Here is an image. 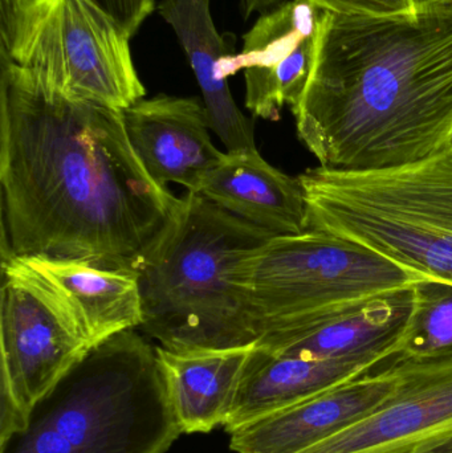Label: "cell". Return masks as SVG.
Listing matches in <instances>:
<instances>
[{
	"label": "cell",
	"instance_id": "6da1fadb",
	"mask_svg": "<svg viewBox=\"0 0 452 453\" xmlns=\"http://www.w3.org/2000/svg\"><path fill=\"white\" fill-rule=\"evenodd\" d=\"M2 258L130 268L177 199L135 154L124 113L73 100L0 58Z\"/></svg>",
	"mask_w": 452,
	"mask_h": 453
},
{
	"label": "cell",
	"instance_id": "7a4b0ae2",
	"mask_svg": "<svg viewBox=\"0 0 452 453\" xmlns=\"http://www.w3.org/2000/svg\"><path fill=\"white\" fill-rule=\"evenodd\" d=\"M292 111L324 169H389L450 150L452 0L389 16L324 11Z\"/></svg>",
	"mask_w": 452,
	"mask_h": 453
},
{
	"label": "cell",
	"instance_id": "3957f363",
	"mask_svg": "<svg viewBox=\"0 0 452 453\" xmlns=\"http://www.w3.org/2000/svg\"><path fill=\"white\" fill-rule=\"evenodd\" d=\"M272 237L199 194L178 198L132 265L142 301L141 332L170 351L257 345L260 329L241 265Z\"/></svg>",
	"mask_w": 452,
	"mask_h": 453
},
{
	"label": "cell",
	"instance_id": "277c9868",
	"mask_svg": "<svg viewBox=\"0 0 452 453\" xmlns=\"http://www.w3.org/2000/svg\"><path fill=\"white\" fill-rule=\"evenodd\" d=\"M180 435L156 348L132 329L93 346L0 453H165Z\"/></svg>",
	"mask_w": 452,
	"mask_h": 453
},
{
	"label": "cell",
	"instance_id": "5b68a950",
	"mask_svg": "<svg viewBox=\"0 0 452 453\" xmlns=\"http://www.w3.org/2000/svg\"><path fill=\"white\" fill-rule=\"evenodd\" d=\"M310 229L331 232L452 284V149L389 169L300 175Z\"/></svg>",
	"mask_w": 452,
	"mask_h": 453
},
{
	"label": "cell",
	"instance_id": "8992f818",
	"mask_svg": "<svg viewBox=\"0 0 452 453\" xmlns=\"http://www.w3.org/2000/svg\"><path fill=\"white\" fill-rule=\"evenodd\" d=\"M130 39L90 0H0V58L73 100L124 111L145 97Z\"/></svg>",
	"mask_w": 452,
	"mask_h": 453
},
{
	"label": "cell",
	"instance_id": "52a82bcc",
	"mask_svg": "<svg viewBox=\"0 0 452 453\" xmlns=\"http://www.w3.org/2000/svg\"><path fill=\"white\" fill-rule=\"evenodd\" d=\"M430 277L320 229L267 240L241 265L260 338Z\"/></svg>",
	"mask_w": 452,
	"mask_h": 453
},
{
	"label": "cell",
	"instance_id": "ba28073f",
	"mask_svg": "<svg viewBox=\"0 0 452 453\" xmlns=\"http://www.w3.org/2000/svg\"><path fill=\"white\" fill-rule=\"evenodd\" d=\"M0 441L93 348L61 298L16 258H2Z\"/></svg>",
	"mask_w": 452,
	"mask_h": 453
},
{
	"label": "cell",
	"instance_id": "9c48e42d",
	"mask_svg": "<svg viewBox=\"0 0 452 453\" xmlns=\"http://www.w3.org/2000/svg\"><path fill=\"white\" fill-rule=\"evenodd\" d=\"M400 385L381 406L300 453H430L452 441V357L395 359Z\"/></svg>",
	"mask_w": 452,
	"mask_h": 453
},
{
	"label": "cell",
	"instance_id": "30bf717a",
	"mask_svg": "<svg viewBox=\"0 0 452 453\" xmlns=\"http://www.w3.org/2000/svg\"><path fill=\"white\" fill-rule=\"evenodd\" d=\"M323 12L308 0H287L260 13L243 35L238 55L222 58L220 79L244 71L252 116L279 121L284 106L296 108L310 79Z\"/></svg>",
	"mask_w": 452,
	"mask_h": 453
},
{
	"label": "cell",
	"instance_id": "8fae6325",
	"mask_svg": "<svg viewBox=\"0 0 452 453\" xmlns=\"http://www.w3.org/2000/svg\"><path fill=\"white\" fill-rule=\"evenodd\" d=\"M414 285L265 333L257 346L280 356L377 366L402 349L416 308Z\"/></svg>",
	"mask_w": 452,
	"mask_h": 453
},
{
	"label": "cell",
	"instance_id": "7c38bea8",
	"mask_svg": "<svg viewBox=\"0 0 452 453\" xmlns=\"http://www.w3.org/2000/svg\"><path fill=\"white\" fill-rule=\"evenodd\" d=\"M127 137L151 180L199 194L209 173L222 159L212 143L209 117L196 97L157 95L124 111Z\"/></svg>",
	"mask_w": 452,
	"mask_h": 453
},
{
	"label": "cell",
	"instance_id": "4fadbf2b",
	"mask_svg": "<svg viewBox=\"0 0 452 453\" xmlns=\"http://www.w3.org/2000/svg\"><path fill=\"white\" fill-rule=\"evenodd\" d=\"M395 365L334 386L312 398L241 426L230 433L236 453H300L371 414L395 394Z\"/></svg>",
	"mask_w": 452,
	"mask_h": 453
},
{
	"label": "cell",
	"instance_id": "5bb4252c",
	"mask_svg": "<svg viewBox=\"0 0 452 453\" xmlns=\"http://www.w3.org/2000/svg\"><path fill=\"white\" fill-rule=\"evenodd\" d=\"M13 258L61 298L90 345H98L126 330L140 329L142 301L133 269L105 268L74 258Z\"/></svg>",
	"mask_w": 452,
	"mask_h": 453
},
{
	"label": "cell",
	"instance_id": "9a60e30c",
	"mask_svg": "<svg viewBox=\"0 0 452 453\" xmlns=\"http://www.w3.org/2000/svg\"><path fill=\"white\" fill-rule=\"evenodd\" d=\"M199 196L273 236L310 229L299 178L289 177L268 164L257 149L226 151L207 175Z\"/></svg>",
	"mask_w": 452,
	"mask_h": 453
},
{
	"label": "cell",
	"instance_id": "2e32d148",
	"mask_svg": "<svg viewBox=\"0 0 452 453\" xmlns=\"http://www.w3.org/2000/svg\"><path fill=\"white\" fill-rule=\"evenodd\" d=\"M364 361H318L271 353L255 346L244 367L225 428L228 434L260 418L369 374Z\"/></svg>",
	"mask_w": 452,
	"mask_h": 453
},
{
	"label": "cell",
	"instance_id": "e0dca14e",
	"mask_svg": "<svg viewBox=\"0 0 452 453\" xmlns=\"http://www.w3.org/2000/svg\"><path fill=\"white\" fill-rule=\"evenodd\" d=\"M158 13L174 29L202 92L210 129L227 151L254 150V124L236 105L227 80L220 79L225 39L211 15V0H161Z\"/></svg>",
	"mask_w": 452,
	"mask_h": 453
},
{
	"label": "cell",
	"instance_id": "ac0fdd59",
	"mask_svg": "<svg viewBox=\"0 0 452 453\" xmlns=\"http://www.w3.org/2000/svg\"><path fill=\"white\" fill-rule=\"evenodd\" d=\"M255 346L195 351H170L157 346V358L182 434H207L225 427Z\"/></svg>",
	"mask_w": 452,
	"mask_h": 453
},
{
	"label": "cell",
	"instance_id": "d6986e66",
	"mask_svg": "<svg viewBox=\"0 0 452 453\" xmlns=\"http://www.w3.org/2000/svg\"><path fill=\"white\" fill-rule=\"evenodd\" d=\"M416 308L400 354L395 359L452 357V284L427 279L417 282Z\"/></svg>",
	"mask_w": 452,
	"mask_h": 453
},
{
	"label": "cell",
	"instance_id": "ffe728a7",
	"mask_svg": "<svg viewBox=\"0 0 452 453\" xmlns=\"http://www.w3.org/2000/svg\"><path fill=\"white\" fill-rule=\"evenodd\" d=\"M328 12L348 15L389 16L413 12L414 0H308Z\"/></svg>",
	"mask_w": 452,
	"mask_h": 453
},
{
	"label": "cell",
	"instance_id": "44dd1931",
	"mask_svg": "<svg viewBox=\"0 0 452 453\" xmlns=\"http://www.w3.org/2000/svg\"><path fill=\"white\" fill-rule=\"evenodd\" d=\"M113 19L130 37L140 31L143 21L156 10V0H90Z\"/></svg>",
	"mask_w": 452,
	"mask_h": 453
},
{
	"label": "cell",
	"instance_id": "7402d4cb",
	"mask_svg": "<svg viewBox=\"0 0 452 453\" xmlns=\"http://www.w3.org/2000/svg\"><path fill=\"white\" fill-rule=\"evenodd\" d=\"M284 2H287V0H241V13L247 20L254 13L267 12V11L278 7L279 4Z\"/></svg>",
	"mask_w": 452,
	"mask_h": 453
},
{
	"label": "cell",
	"instance_id": "603a6c76",
	"mask_svg": "<svg viewBox=\"0 0 452 453\" xmlns=\"http://www.w3.org/2000/svg\"><path fill=\"white\" fill-rule=\"evenodd\" d=\"M429 2H437V0H414V4H416V7H417V5L424 4V3H429Z\"/></svg>",
	"mask_w": 452,
	"mask_h": 453
}]
</instances>
